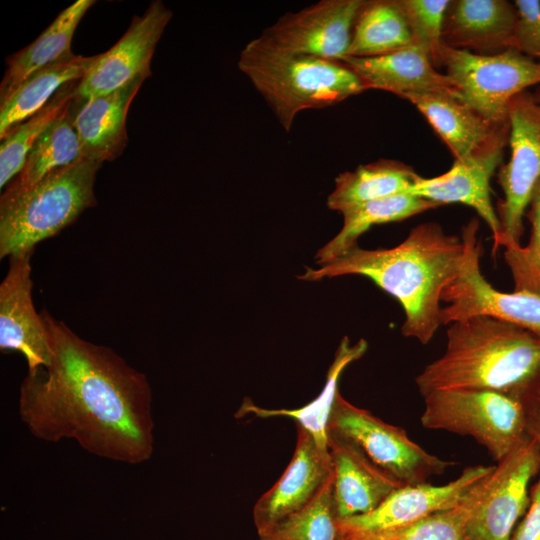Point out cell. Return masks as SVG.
<instances>
[{
    "instance_id": "6da1fadb",
    "label": "cell",
    "mask_w": 540,
    "mask_h": 540,
    "mask_svg": "<svg viewBox=\"0 0 540 540\" xmlns=\"http://www.w3.org/2000/svg\"><path fill=\"white\" fill-rule=\"evenodd\" d=\"M40 314L51 358L21 383V421L46 442L73 439L98 457L128 464L149 460L154 421L147 377L111 348L82 339L46 310Z\"/></svg>"
},
{
    "instance_id": "8fae6325",
    "label": "cell",
    "mask_w": 540,
    "mask_h": 540,
    "mask_svg": "<svg viewBox=\"0 0 540 540\" xmlns=\"http://www.w3.org/2000/svg\"><path fill=\"white\" fill-rule=\"evenodd\" d=\"M540 470V445L531 435L498 461L466 523L469 540H511L530 504V481Z\"/></svg>"
},
{
    "instance_id": "e0dca14e",
    "label": "cell",
    "mask_w": 540,
    "mask_h": 540,
    "mask_svg": "<svg viewBox=\"0 0 540 540\" xmlns=\"http://www.w3.org/2000/svg\"><path fill=\"white\" fill-rule=\"evenodd\" d=\"M331 475L329 449L321 448L306 430L297 426L296 447L287 468L253 507L257 533L266 532L308 505Z\"/></svg>"
},
{
    "instance_id": "8d00e7d4",
    "label": "cell",
    "mask_w": 540,
    "mask_h": 540,
    "mask_svg": "<svg viewBox=\"0 0 540 540\" xmlns=\"http://www.w3.org/2000/svg\"><path fill=\"white\" fill-rule=\"evenodd\" d=\"M528 415V431L529 434L536 439L540 445V413H529Z\"/></svg>"
},
{
    "instance_id": "ba28073f",
    "label": "cell",
    "mask_w": 540,
    "mask_h": 540,
    "mask_svg": "<svg viewBox=\"0 0 540 540\" xmlns=\"http://www.w3.org/2000/svg\"><path fill=\"white\" fill-rule=\"evenodd\" d=\"M508 117L511 155L497 173L504 196L495 207L500 235L493 244V254L501 246L521 245L523 218L540 180V104L531 92L523 91L510 101Z\"/></svg>"
},
{
    "instance_id": "4fadbf2b",
    "label": "cell",
    "mask_w": 540,
    "mask_h": 540,
    "mask_svg": "<svg viewBox=\"0 0 540 540\" xmlns=\"http://www.w3.org/2000/svg\"><path fill=\"white\" fill-rule=\"evenodd\" d=\"M495 466H470L451 482L403 485L373 511L337 520L339 540H356L400 528L462 503Z\"/></svg>"
},
{
    "instance_id": "603a6c76",
    "label": "cell",
    "mask_w": 540,
    "mask_h": 540,
    "mask_svg": "<svg viewBox=\"0 0 540 540\" xmlns=\"http://www.w3.org/2000/svg\"><path fill=\"white\" fill-rule=\"evenodd\" d=\"M93 0H78L64 9L30 45L7 60V69L0 84V103L33 73L74 56L73 34Z\"/></svg>"
},
{
    "instance_id": "836d02e7",
    "label": "cell",
    "mask_w": 540,
    "mask_h": 540,
    "mask_svg": "<svg viewBox=\"0 0 540 540\" xmlns=\"http://www.w3.org/2000/svg\"><path fill=\"white\" fill-rule=\"evenodd\" d=\"M450 0H397L415 45L423 49L435 68L442 67V30Z\"/></svg>"
},
{
    "instance_id": "44dd1931",
    "label": "cell",
    "mask_w": 540,
    "mask_h": 540,
    "mask_svg": "<svg viewBox=\"0 0 540 540\" xmlns=\"http://www.w3.org/2000/svg\"><path fill=\"white\" fill-rule=\"evenodd\" d=\"M343 62L359 76L367 90H384L401 98L412 93L440 92L459 99L451 79L440 73L417 45L374 57L348 56Z\"/></svg>"
},
{
    "instance_id": "8992f818",
    "label": "cell",
    "mask_w": 540,
    "mask_h": 540,
    "mask_svg": "<svg viewBox=\"0 0 540 540\" xmlns=\"http://www.w3.org/2000/svg\"><path fill=\"white\" fill-rule=\"evenodd\" d=\"M423 399V427L470 436L496 462L530 436L525 408L504 394L475 389L439 390Z\"/></svg>"
},
{
    "instance_id": "30bf717a",
    "label": "cell",
    "mask_w": 540,
    "mask_h": 540,
    "mask_svg": "<svg viewBox=\"0 0 540 540\" xmlns=\"http://www.w3.org/2000/svg\"><path fill=\"white\" fill-rule=\"evenodd\" d=\"M328 430L352 440L367 457L403 485L428 482L454 465L430 454L398 426L389 424L368 410L348 402L340 392L329 421Z\"/></svg>"
},
{
    "instance_id": "74e56055",
    "label": "cell",
    "mask_w": 540,
    "mask_h": 540,
    "mask_svg": "<svg viewBox=\"0 0 540 540\" xmlns=\"http://www.w3.org/2000/svg\"><path fill=\"white\" fill-rule=\"evenodd\" d=\"M535 100L540 104V85L537 86V88L535 89V91L532 93Z\"/></svg>"
},
{
    "instance_id": "ffe728a7",
    "label": "cell",
    "mask_w": 540,
    "mask_h": 540,
    "mask_svg": "<svg viewBox=\"0 0 540 540\" xmlns=\"http://www.w3.org/2000/svg\"><path fill=\"white\" fill-rule=\"evenodd\" d=\"M145 79L138 77L112 93L85 102L72 99L70 110L83 159L102 164L122 154L128 141L127 112Z\"/></svg>"
},
{
    "instance_id": "5bb4252c",
    "label": "cell",
    "mask_w": 540,
    "mask_h": 540,
    "mask_svg": "<svg viewBox=\"0 0 540 540\" xmlns=\"http://www.w3.org/2000/svg\"><path fill=\"white\" fill-rule=\"evenodd\" d=\"M172 11L152 1L142 16H134L124 35L108 51L98 54L78 82L73 100L85 102L112 93L138 77L151 75L150 62Z\"/></svg>"
},
{
    "instance_id": "cb8c5ba5",
    "label": "cell",
    "mask_w": 540,
    "mask_h": 540,
    "mask_svg": "<svg viewBox=\"0 0 540 540\" xmlns=\"http://www.w3.org/2000/svg\"><path fill=\"white\" fill-rule=\"evenodd\" d=\"M367 348L368 343L364 339L351 344L348 337H343L327 372L326 383L322 391L308 404L297 409H267L255 405L249 398H246L236 413V417L252 414L260 418L281 416L294 419L296 425L306 430L321 448L329 449L328 428L336 396L339 393V378L349 364L365 354Z\"/></svg>"
},
{
    "instance_id": "ac0fdd59",
    "label": "cell",
    "mask_w": 540,
    "mask_h": 540,
    "mask_svg": "<svg viewBox=\"0 0 540 540\" xmlns=\"http://www.w3.org/2000/svg\"><path fill=\"white\" fill-rule=\"evenodd\" d=\"M332 494L337 520L367 514L403 486L349 438L328 430Z\"/></svg>"
},
{
    "instance_id": "4316f807",
    "label": "cell",
    "mask_w": 540,
    "mask_h": 540,
    "mask_svg": "<svg viewBox=\"0 0 540 540\" xmlns=\"http://www.w3.org/2000/svg\"><path fill=\"white\" fill-rule=\"evenodd\" d=\"M439 207L430 200L400 194L368 201L343 209V226L335 237L316 253V263L323 265L357 245L358 238L373 225L398 222Z\"/></svg>"
},
{
    "instance_id": "d6986e66",
    "label": "cell",
    "mask_w": 540,
    "mask_h": 540,
    "mask_svg": "<svg viewBox=\"0 0 540 540\" xmlns=\"http://www.w3.org/2000/svg\"><path fill=\"white\" fill-rule=\"evenodd\" d=\"M517 11L506 0H450L442 40L444 45L477 54L514 48Z\"/></svg>"
},
{
    "instance_id": "9c48e42d",
    "label": "cell",
    "mask_w": 540,
    "mask_h": 540,
    "mask_svg": "<svg viewBox=\"0 0 540 540\" xmlns=\"http://www.w3.org/2000/svg\"><path fill=\"white\" fill-rule=\"evenodd\" d=\"M479 220L462 227L466 253L458 275L443 290L441 325L474 316H489L526 329L540 337V297L521 291L502 292L484 277L480 268L483 246Z\"/></svg>"
},
{
    "instance_id": "277c9868",
    "label": "cell",
    "mask_w": 540,
    "mask_h": 540,
    "mask_svg": "<svg viewBox=\"0 0 540 540\" xmlns=\"http://www.w3.org/2000/svg\"><path fill=\"white\" fill-rule=\"evenodd\" d=\"M238 68L287 132L299 112L326 108L367 90L343 61L280 52L254 39L241 51Z\"/></svg>"
},
{
    "instance_id": "f1b7e54d",
    "label": "cell",
    "mask_w": 540,
    "mask_h": 540,
    "mask_svg": "<svg viewBox=\"0 0 540 540\" xmlns=\"http://www.w3.org/2000/svg\"><path fill=\"white\" fill-rule=\"evenodd\" d=\"M70 105L36 141L8 188L31 187L51 172L83 159Z\"/></svg>"
},
{
    "instance_id": "2e32d148",
    "label": "cell",
    "mask_w": 540,
    "mask_h": 540,
    "mask_svg": "<svg viewBox=\"0 0 540 540\" xmlns=\"http://www.w3.org/2000/svg\"><path fill=\"white\" fill-rule=\"evenodd\" d=\"M32 252L10 256L0 284V350L21 353L28 371L48 367L51 358L47 330L32 300Z\"/></svg>"
},
{
    "instance_id": "7a4b0ae2",
    "label": "cell",
    "mask_w": 540,
    "mask_h": 540,
    "mask_svg": "<svg viewBox=\"0 0 540 540\" xmlns=\"http://www.w3.org/2000/svg\"><path fill=\"white\" fill-rule=\"evenodd\" d=\"M465 253L461 236L445 233L437 222H426L395 247L367 250L356 245L318 269L307 268L299 278H369L402 306V334L427 344L441 325L442 292L458 275Z\"/></svg>"
},
{
    "instance_id": "d590c367",
    "label": "cell",
    "mask_w": 540,
    "mask_h": 540,
    "mask_svg": "<svg viewBox=\"0 0 540 540\" xmlns=\"http://www.w3.org/2000/svg\"><path fill=\"white\" fill-rule=\"evenodd\" d=\"M511 540H540V470L530 490V504Z\"/></svg>"
},
{
    "instance_id": "e575fe53",
    "label": "cell",
    "mask_w": 540,
    "mask_h": 540,
    "mask_svg": "<svg viewBox=\"0 0 540 540\" xmlns=\"http://www.w3.org/2000/svg\"><path fill=\"white\" fill-rule=\"evenodd\" d=\"M517 20L514 48L530 58L540 59V1L516 0Z\"/></svg>"
},
{
    "instance_id": "83f0119b",
    "label": "cell",
    "mask_w": 540,
    "mask_h": 540,
    "mask_svg": "<svg viewBox=\"0 0 540 540\" xmlns=\"http://www.w3.org/2000/svg\"><path fill=\"white\" fill-rule=\"evenodd\" d=\"M413 45V35L397 0H365L347 57L380 56Z\"/></svg>"
},
{
    "instance_id": "7c38bea8",
    "label": "cell",
    "mask_w": 540,
    "mask_h": 540,
    "mask_svg": "<svg viewBox=\"0 0 540 540\" xmlns=\"http://www.w3.org/2000/svg\"><path fill=\"white\" fill-rule=\"evenodd\" d=\"M365 0H321L288 12L254 40L272 50L343 61Z\"/></svg>"
},
{
    "instance_id": "f546056e",
    "label": "cell",
    "mask_w": 540,
    "mask_h": 540,
    "mask_svg": "<svg viewBox=\"0 0 540 540\" xmlns=\"http://www.w3.org/2000/svg\"><path fill=\"white\" fill-rule=\"evenodd\" d=\"M79 81L64 85L41 110L15 126L2 139L0 147L1 188L18 175L36 141L71 103Z\"/></svg>"
},
{
    "instance_id": "5b68a950",
    "label": "cell",
    "mask_w": 540,
    "mask_h": 540,
    "mask_svg": "<svg viewBox=\"0 0 540 540\" xmlns=\"http://www.w3.org/2000/svg\"><path fill=\"white\" fill-rule=\"evenodd\" d=\"M101 165L81 159L31 187H7L0 198V258L33 251L36 244L94 206V183Z\"/></svg>"
},
{
    "instance_id": "484cf974",
    "label": "cell",
    "mask_w": 540,
    "mask_h": 540,
    "mask_svg": "<svg viewBox=\"0 0 540 540\" xmlns=\"http://www.w3.org/2000/svg\"><path fill=\"white\" fill-rule=\"evenodd\" d=\"M415 170L398 160L379 159L358 166L353 171L340 173L335 187L328 196L331 210L343 209L400 194H408L420 179Z\"/></svg>"
},
{
    "instance_id": "52a82bcc",
    "label": "cell",
    "mask_w": 540,
    "mask_h": 540,
    "mask_svg": "<svg viewBox=\"0 0 540 540\" xmlns=\"http://www.w3.org/2000/svg\"><path fill=\"white\" fill-rule=\"evenodd\" d=\"M442 67L457 89L458 100L499 125L509 122V103L516 95L540 85V62L515 48L477 54L444 45Z\"/></svg>"
},
{
    "instance_id": "1f68e13d",
    "label": "cell",
    "mask_w": 540,
    "mask_h": 540,
    "mask_svg": "<svg viewBox=\"0 0 540 540\" xmlns=\"http://www.w3.org/2000/svg\"><path fill=\"white\" fill-rule=\"evenodd\" d=\"M487 478L454 508L431 514L400 528L356 540H469L466 523L483 492Z\"/></svg>"
},
{
    "instance_id": "7402d4cb",
    "label": "cell",
    "mask_w": 540,
    "mask_h": 540,
    "mask_svg": "<svg viewBox=\"0 0 540 540\" xmlns=\"http://www.w3.org/2000/svg\"><path fill=\"white\" fill-rule=\"evenodd\" d=\"M402 99L411 102L425 116L457 160L475 153L510 128L509 122L494 124L446 93H412Z\"/></svg>"
},
{
    "instance_id": "3957f363",
    "label": "cell",
    "mask_w": 540,
    "mask_h": 540,
    "mask_svg": "<svg viewBox=\"0 0 540 540\" xmlns=\"http://www.w3.org/2000/svg\"><path fill=\"white\" fill-rule=\"evenodd\" d=\"M422 397L475 389L509 396L540 413V337L511 323L474 316L448 325L444 353L415 378Z\"/></svg>"
},
{
    "instance_id": "d4e9b609",
    "label": "cell",
    "mask_w": 540,
    "mask_h": 540,
    "mask_svg": "<svg viewBox=\"0 0 540 540\" xmlns=\"http://www.w3.org/2000/svg\"><path fill=\"white\" fill-rule=\"evenodd\" d=\"M96 59L97 55H74L25 79L0 105L1 140L11 129L41 110L64 85L81 80Z\"/></svg>"
},
{
    "instance_id": "9a60e30c",
    "label": "cell",
    "mask_w": 540,
    "mask_h": 540,
    "mask_svg": "<svg viewBox=\"0 0 540 540\" xmlns=\"http://www.w3.org/2000/svg\"><path fill=\"white\" fill-rule=\"evenodd\" d=\"M509 134L510 128L470 156L455 159L452 167L439 176L420 177L408 194L439 206L460 203L473 208L487 224L495 244L500 235V222L491 200L490 181L502 164Z\"/></svg>"
},
{
    "instance_id": "4dcf8cb0",
    "label": "cell",
    "mask_w": 540,
    "mask_h": 540,
    "mask_svg": "<svg viewBox=\"0 0 540 540\" xmlns=\"http://www.w3.org/2000/svg\"><path fill=\"white\" fill-rule=\"evenodd\" d=\"M332 484L331 475L308 505L258 534L259 540H339Z\"/></svg>"
},
{
    "instance_id": "d6a6232c",
    "label": "cell",
    "mask_w": 540,
    "mask_h": 540,
    "mask_svg": "<svg viewBox=\"0 0 540 540\" xmlns=\"http://www.w3.org/2000/svg\"><path fill=\"white\" fill-rule=\"evenodd\" d=\"M525 217L531 224L526 246L505 248L504 260L514 282V291L540 297V180L533 192Z\"/></svg>"
}]
</instances>
